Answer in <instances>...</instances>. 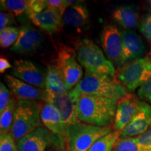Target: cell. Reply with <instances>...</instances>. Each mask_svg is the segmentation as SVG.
Instances as JSON below:
<instances>
[{"label":"cell","mask_w":151,"mask_h":151,"mask_svg":"<svg viewBox=\"0 0 151 151\" xmlns=\"http://www.w3.org/2000/svg\"><path fill=\"white\" fill-rule=\"evenodd\" d=\"M27 0H1V10L7 11L9 13L19 16L27 11L28 7Z\"/></svg>","instance_id":"cell-24"},{"label":"cell","mask_w":151,"mask_h":151,"mask_svg":"<svg viewBox=\"0 0 151 151\" xmlns=\"http://www.w3.org/2000/svg\"><path fill=\"white\" fill-rule=\"evenodd\" d=\"M62 138L54 134L46 127H38L20 139L18 142V151H47L54 143H60Z\"/></svg>","instance_id":"cell-9"},{"label":"cell","mask_w":151,"mask_h":151,"mask_svg":"<svg viewBox=\"0 0 151 151\" xmlns=\"http://www.w3.org/2000/svg\"><path fill=\"white\" fill-rule=\"evenodd\" d=\"M45 90L48 93L61 94L69 91L55 65L49 66L46 71Z\"/></svg>","instance_id":"cell-21"},{"label":"cell","mask_w":151,"mask_h":151,"mask_svg":"<svg viewBox=\"0 0 151 151\" xmlns=\"http://www.w3.org/2000/svg\"><path fill=\"white\" fill-rule=\"evenodd\" d=\"M89 20V11L83 1L69 7L63 15V22L70 27H83L88 24Z\"/></svg>","instance_id":"cell-20"},{"label":"cell","mask_w":151,"mask_h":151,"mask_svg":"<svg viewBox=\"0 0 151 151\" xmlns=\"http://www.w3.org/2000/svg\"><path fill=\"white\" fill-rule=\"evenodd\" d=\"M151 76V59L141 58L125 64L118 72L119 83L129 92L139 88Z\"/></svg>","instance_id":"cell-6"},{"label":"cell","mask_w":151,"mask_h":151,"mask_svg":"<svg viewBox=\"0 0 151 151\" xmlns=\"http://www.w3.org/2000/svg\"><path fill=\"white\" fill-rule=\"evenodd\" d=\"M144 9L145 10L148 11L149 14H151V0L146 1L144 4Z\"/></svg>","instance_id":"cell-36"},{"label":"cell","mask_w":151,"mask_h":151,"mask_svg":"<svg viewBox=\"0 0 151 151\" xmlns=\"http://www.w3.org/2000/svg\"><path fill=\"white\" fill-rule=\"evenodd\" d=\"M136 139L141 151H151V127Z\"/></svg>","instance_id":"cell-31"},{"label":"cell","mask_w":151,"mask_h":151,"mask_svg":"<svg viewBox=\"0 0 151 151\" xmlns=\"http://www.w3.org/2000/svg\"><path fill=\"white\" fill-rule=\"evenodd\" d=\"M11 72L17 78L45 90L46 72L34 62L25 60H16Z\"/></svg>","instance_id":"cell-11"},{"label":"cell","mask_w":151,"mask_h":151,"mask_svg":"<svg viewBox=\"0 0 151 151\" xmlns=\"http://www.w3.org/2000/svg\"><path fill=\"white\" fill-rule=\"evenodd\" d=\"M151 127V105L141 101L139 111L132 121L120 132V137H137Z\"/></svg>","instance_id":"cell-15"},{"label":"cell","mask_w":151,"mask_h":151,"mask_svg":"<svg viewBox=\"0 0 151 151\" xmlns=\"http://www.w3.org/2000/svg\"><path fill=\"white\" fill-rule=\"evenodd\" d=\"M11 63L9 62L7 58H6L5 57H1L0 58V72L1 73H3L6 70L10 69L11 68Z\"/></svg>","instance_id":"cell-35"},{"label":"cell","mask_w":151,"mask_h":151,"mask_svg":"<svg viewBox=\"0 0 151 151\" xmlns=\"http://www.w3.org/2000/svg\"><path fill=\"white\" fill-rule=\"evenodd\" d=\"M43 39L41 32L29 23H24L20 27L18 40L11 47V50L18 54H32L40 48Z\"/></svg>","instance_id":"cell-12"},{"label":"cell","mask_w":151,"mask_h":151,"mask_svg":"<svg viewBox=\"0 0 151 151\" xmlns=\"http://www.w3.org/2000/svg\"><path fill=\"white\" fill-rule=\"evenodd\" d=\"M42 106L38 101L18 100L14 113L11 134L18 141L38 127H42L41 112Z\"/></svg>","instance_id":"cell-3"},{"label":"cell","mask_w":151,"mask_h":151,"mask_svg":"<svg viewBox=\"0 0 151 151\" xmlns=\"http://www.w3.org/2000/svg\"><path fill=\"white\" fill-rule=\"evenodd\" d=\"M72 90L79 97L82 94H88L108 98L117 102L132 96L127 88L113 78L88 71Z\"/></svg>","instance_id":"cell-2"},{"label":"cell","mask_w":151,"mask_h":151,"mask_svg":"<svg viewBox=\"0 0 151 151\" xmlns=\"http://www.w3.org/2000/svg\"><path fill=\"white\" fill-rule=\"evenodd\" d=\"M31 21L49 33H55L62 27L63 16L58 11L46 9L39 14H32L27 16Z\"/></svg>","instance_id":"cell-17"},{"label":"cell","mask_w":151,"mask_h":151,"mask_svg":"<svg viewBox=\"0 0 151 151\" xmlns=\"http://www.w3.org/2000/svg\"><path fill=\"white\" fill-rule=\"evenodd\" d=\"M141 101H139L132 96L118 101L114 124L115 131L120 132L133 119L139 111Z\"/></svg>","instance_id":"cell-16"},{"label":"cell","mask_w":151,"mask_h":151,"mask_svg":"<svg viewBox=\"0 0 151 151\" xmlns=\"http://www.w3.org/2000/svg\"><path fill=\"white\" fill-rule=\"evenodd\" d=\"M46 9H48L47 0H29L25 14L27 16L32 14H39Z\"/></svg>","instance_id":"cell-29"},{"label":"cell","mask_w":151,"mask_h":151,"mask_svg":"<svg viewBox=\"0 0 151 151\" xmlns=\"http://www.w3.org/2000/svg\"><path fill=\"white\" fill-rule=\"evenodd\" d=\"M77 60L88 72L113 78L116 74L113 64L101 48L90 39H83L77 47Z\"/></svg>","instance_id":"cell-4"},{"label":"cell","mask_w":151,"mask_h":151,"mask_svg":"<svg viewBox=\"0 0 151 151\" xmlns=\"http://www.w3.org/2000/svg\"><path fill=\"white\" fill-rule=\"evenodd\" d=\"M4 81L11 93L18 100L46 101L48 92L46 90L28 84L9 74L5 76Z\"/></svg>","instance_id":"cell-13"},{"label":"cell","mask_w":151,"mask_h":151,"mask_svg":"<svg viewBox=\"0 0 151 151\" xmlns=\"http://www.w3.org/2000/svg\"><path fill=\"white\" fill-rule=\"evenodd\" d=\"M20 32V28L9 27L0 31V45L3 48L14 46L18 40Z\"/></svg>","instance_id":"cell-25"},{"label":"cell","mask_w":151,"mask_h":151,"mask_svg":"<svg viewBox=\"0 0 151 151\" xmlns=\"http://www.w3.org/2000/svg\"><path fill=\"white\" fill-rule=\"evenodd\" d=\"M41 120L43 127L60 137H66V132L59 111L51 103L45 101L41 112Z\"/></svg>","instance_id":"cell-19"},{"label":"cell","mask_w":151,"mask_h":151,"mask_svg":"<svg viewBox=\"0 0 151 151\" xmlns=\"http://www.w3.org/2000/svg\"><path fill=\"white\" fill-rule=\"evenodd\" d=\"M79 97L73 90L61 94L48 93L46 101L51 103L59 111L65 127L66 135L69 127L80 122L77 113V102Z\"/></svg>","instance_id":"cell-8"},{"label":"cell","mask_w":151,"mask_h":151,"mask_svg":"<svg viewBox=\"0 0 151 151\" xmlns=\"http://www.w3.org/2000/svg\"><path fill=\"white\" fill-rule=\"evenodd\" d=\"M11 91L2 82L0 83V113L6 109L11 100Z\"/></svg>","instance_id":"cell-32"},{"label":"cell","mask_w":151,"mask_h":151,"mask_svg":"<svg viewBox=\"0 0 151 151\" xmlns=\"http://www.w3.org/2000/svg\"><path fill=\"white\" fill-rule=\"evenodd\" d=\"M100 43L107 58L117 67H122V39L121 32L113 24H106L100 34Z\"/></svg>","instance_id":"cell-10"},{"label":"cell","mask_w":151,"mask_h":151,"mask_svg":"<svg viewBox=\"0 0 151 151\" xmlns=\"http://www.w3.org/2000/svg\"><path fill=\"white\" fill-rule=\"evenodd\" d=\"M150 55H151V52H150Z\"/></svg>","instance_id":"cell-37"},{"label":"cell","mask_w":151,"mask_h":151,"mask_svg":"<svg viewBox=\"0 0 151 151\" xmlns=\"http://www.w3.org/2000/svg\"><path fill=\"white\" fill-rule=\"evenodd\" d=\"M114 21L124 29L132 30L140 24V14L138 6L133 4H122L116 6L112 12Z\"/></svg>","instance_id":"cell-18"},{"label":"cell","mask_w":151,"mask_h":151,"mask_svg":"<svg viewBox=\"0 0 151 151\" xmlns=\"http://www.w3.org/2000/svg\"><path fill=\"white\" fill-rule=\"evenodd\" d=\"M17 101L14 98H11L9 104L1 113L0 116V132L1 134L11 133L14 122V113L16 111Z\"/></svg>","instance_id":"cell-22"},{"label":"cell","mask_w":151,"mask_h":151,"mask_svg":"<svg viewBox=\"0 0 151 151\" xmlns=\"http://www.w3.org/2000/svg\"><path fill=\"white\" fill-rule=\"evenodd\" d=\"M16 24L15 21L14 15L9 12H2L0 14V31H2L5 28L13 27V25Z\"/></svg>","instance_id":"cell-34"},{"label":"cell","mask_w":151,"mask_h":151,"mask_svg":"<svg viewBox=\"0 0 151 151\" xmlns=\"http://www.w3.org/2000/svg\"><path fill=\"white\" fill-rule=\"evenodd\" d=\"M76 58L74 50L67 46L61 47L58 53L55 66L69 90H72L83 77V69Z\"/></svg>","instance_id":"cell-7"},{"label":"cell","mask_w":151,"mask_h":151,"mask_svg":"<svg viewBox=\"0 0 151 151\" xmlns=\"http://www.w3.org/2000/svg\"><path fill=\"white\" fill-rule=\"evenodd\" d=\"M120 138V132L112 131L96 141L88 151H113Z\"/></svg>","instance_id":"cell-23"},{"label":"cell","mask_w":151,"mask_h":151,"mask_svg":"<svg viewBox=\"0 0 151 151\" xmlns=\"http://www.w3.org/2000/svg\"><path fill=\"white\" fill-rule=\"evenodd\" d=\"M137 94L141 99L151 105V76L138 89Z\"/></svg>","instance_id":"cell-30"},{"label":"cell","mask_w":151,"mask_h":151,"mask_svg":"<svg viewBox=\"0 0 151 151\" xmlns=\"http://www.w3.org/2000/svg\"><path fill=\"white\" fill-rule=\"evenodd\" d=\"M0 151H18V145L10 133L0 135Z\"/></svg>","instance_id":"cell-27"},{"label":"cell","mask_w":151,"mask_h":151,"mask_svg":"<svg viewBox=\"0 0 151 151\" xmlns=\"http://www.w3.org/2000/svg\"><path fill=\"white\" fill-rule=\"evenodd\" d=\"M122 39V66L134 60L143 58L146 47L141 37L132 30L121 32Z\"/></svg>","instance_id":"cell-14"},{"label":"cell","mask_w":151,"mask_h":151,"mask_svg":"<svg viewBox=\"0 0 151 151\" xmlns=\"http://www.w3.org/2000/svg\"><path fill=\"white\" fill-rule=\"evenodd\" d=\"M118 103L108 98L82 94L77 102L79 121L98 127H109L114 122Z\"/></svg>","instance_id":"cell-1"},{"label":"cell","mask_w":151,"mask_h":151,"mask_svg":"<svg viewBox=\"0 0 151 151\" xmlns=\"http://www.w3.org/2000/svg\"><path fill=\"white\" fill-rule=\"evenodd\" d=\"M139 29L143 37L151 43V14H145L141 17Z\"/></svg>","instance_id":"cell-28"},{"label":"cell","mask_w":151,"mask_h":151,"mask_svg":"<svg viewBox=\"0 0 151 151\" xmlns=\"http://www.w3.org/2000/svg\"><path fill=\"white\" fill-rule=\"evenodd\" d=\"M110 127H98L78 122L69 127L66 138L70 151H88L96 141L112 132Z\"/></svg>","instance_id":"cell-5"},{"label":"cell","mask_w":151,"mask_h":151,"mask_svg":"<svg viewBox=\"0 0 151 151\" xmlns=\"http://www.w3.org/2000/svg\"><path fill=\"white\" fill-rule=\"evenodd\" d=\"M113 151H141V150L136 137H120Z\"/></svg>","instance_id":"cell-26"},{"label":"cell","mask_w":151,"mask_h":151,"mask_svg":"<svg viewBox=\"0 0 151 151\" xmlns=\"http://www.w3.org/2000/svg\"><path fill=\"white\" fill-rule=\"evenodd\" d=\"M47 3H48V9L58 11L62 16L66 10L69 7L67 0H47Z\"/></svg>","instance_id":"cell-33"}]
</instances>
